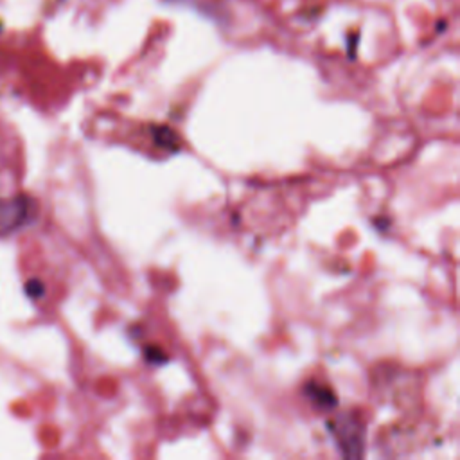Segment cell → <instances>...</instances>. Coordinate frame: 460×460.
Masks as SVG:
<instances>
[{"label":"cell","mask_w":460,"mask_h":460,"mask_svg":"<svg viewBox=\"0 0 460 460\" xmlns=\"http://www.w3.org/2000/svg\"><path fill=\"white\" fill-rule=\"evenodd\" d=\"M343 456L358 458L365 449V424L354 413H341L327 422Z\"/></svg>","instance_id":"obj_1"},{"label":"cell","mask_w":460,"mask_h":460,"mask_svg":"<svg viewBox=\"0 0 460 460\" xmlns=\"http://www.w3.org/2000/svg\"><path fill=\"white\" fill-rule=\"evenodd\" d=\"M34 217V203L25 194L0 199V235L22 230Z\"/></svg>","instance_id":"obj_2"},{"label":"cell","mask_w":460,"mask_h":460,"mask_svg":"<svg viewBox=\"0 0 460 460\" xmlns=\"http://www.w3.org/2000/svg\"><path fill=\"white\" fill-rule=\"evenodd\" d=\"M304 392L305 395L322 410H331L338 404V397L336 394L332 392V388L325 386V385H320V383H307L304 386Z\"/></svg>","instance_id":"obj_3"},{"label":"cell","mask_w":460,"mask_h":460,"mask_svg":"<svg viewBox=\"0 0 460 460\" xmlns=\"http://www.w3.org/2000/svg\"><path fill=\"white\" fill-rule=\"evenodd\" d=\"M151 135H153L155 144L160 146V147H164V149H167V151H176V149L180 147V138H178V135H176L172 129L165 128V126L155 128V129L151 131Z\"/></svg>","instance_id":"obj_4"},{"label":"cell","mask_w":460,"mask_h":460,"mask_svg":"<svg viewBox=\"0 0 460 460\" xmlns=\"http://www.w3.org/2000/svg\"><path fill=\"white\" fill-rule=\"evenodd\" d=\"M23 288H25V295L29 298H32V300H38V298H41L45 295V284L40 279H36V277L29 279Z\"/></svg>","instance_id":"obj_5"},{"label":"cell","mask_w":460,"mask_h":460,"mask_svg":"<svg viewBox=\"0 0 460 460\" xmlns=\"http://www.w3.org/2000/svg\"><path fill=\"white\" fill-rule=\"evenodd\" d=\"M144 354H146V359H147L149 363H155V365L167 361V356H165L158 347H146Z\"/></svg>","instance_id":"obj_6"}]
</instances>
